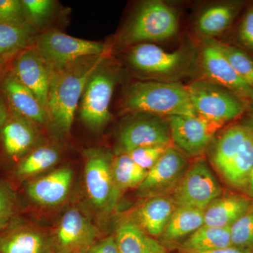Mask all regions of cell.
<instances>
[{
  "label": "cell",
  "instance_id": "obj_3",
  "mask_svg": "<svg viewBox=\"0 0 253 253\" xmlns=\"http://www.w3.org/2000/svg\"><path fill=\"white\" fill-rule=\"evenodd\" d=\"M126 112L156 116H196L186 86L177 83L137 82L131 84L123 103Z\"/></svg>",
  "mask_w": 253,
  "mask_h": 253
},
{
  "label": "cell",
  "instance_id": "obj_27",
  "mask_svg": "<svg viewBox=\"0 0 253 253\" xmlns=\"http://www.w3.org/2000/svg\"><path fill=\"white\" fill-rule=\"evenodd\" d=\"M59 159V151L55 148L40 146L23 158L16 168V174L21 178L36 175L53 167Z\"/></svg>",
  "mask_w": 253,
  "mask_h": 253
},
{
  "label": "cell",
  "instance_id": "obj_40",
  "mask_svg": "<svg viewBox=\"0 0 253 253\" xmlns=\"http://www.w3.org/2000/svg\"><path fill=\"white\" fill-rule=\"evenodd\" d=\"M246 189L250 197L253 198V168L252 171H251V174H250L249 181H248Z\"/></svg>",
  "mask_w": 253,
  "mask_h": 253
},
{
  "label": "cell",
  "instance_id": "obj_22",
  "mask_svg": "<svg viewBox=\"0 0 253 253\" xmlns=\"http://www.w3.org/2000/svg\"><path fill=\"white\" fill-rule=\"evenodd\" d=\"M252 208V201L240 195L219 196L204 211V225L231 227Z\"/></svg>",
  "mask_w": 253,
  "mask_h": 253
},
{
  "label": "cell",
  "instance_id": "obj_38",
  "mask_svg": "<svg viewBox=\"0 0 253 253\" xmlns=\"http://www.w3.org/2000/svg\"><path fill=\"white\" fill-rule=\"evenodd\" d=\"M9 116L7 108L5 105L4 100L1 99V96H0V133H1V129H2L6 121H7Z\"/></svg>",
  "mask_w": 253,
  "mask_h": 253
},
{
  "label": "cell",
  "instance_id": "obj_34",
  "mask_svg": "<svg viewBox=\"0 0 253 253\" xmlns=\"http://www.w3.org/2000/svg\"><path fill=\"white\" fill-rule=\"evenodd\" d=\"M25 16L34 23H40L49 17L54 9L51 0H22Z\"/></svg>",
  "mask_w": 253,
  "mask_h": 253
},
{
  "label": "cell",
  "instance_id": "obj_23",
  "mask_svg": "<svg viewBox=\"0 0 253 253\" xmlns=\"http://www.w3.org/2000/svg\"><path fill=\"white\" fill-rule=\"evenodd\" d=\"M120 253H167L166 248L131 221H123L114 235Z\"/></svg>",
  "mask_w": 253,
  "mask_h": 253
},
{
  "label": "cell",
  "instance_id": "obj_9",
  "mask_svg": "<svg viewBox=\"0 0 253 253\" xmlns=\"http://www.w3.org/2000/svg\"><path fill=\"white\" fill-rule=\"evenodd\" d=\"M102 64L89 78L82 96L81 118L83 122L93 130L104 127L111 116L110 104L116 84V77Z\"/></svg>",
  "mask_w": 253,
  "mask_h": 253
},
{
  "label": "cell",
  "instance_id": "obj_1",
  "mask_svg": "<svg viewBox=\"0 0 253 253\" xmlns=\"http://www.w3.org/2000/svg\"><path fill=\"white\" fill-rule=\"evenodd\" d=\"M104 61V54L88 56L49 68L46 111L49 123L60 135L71 132L78 102L86 83Z\"/></svg>",
  "mask_w": 253,
  "mask_h": 253
},
{
  "label": "cell",
  "instance_id": "obj_16",
  "mask_svg": "<svg viewBox=\"0 0 253 253\" xmlns=\"http://www.w3.org/2000/svg\"><path fill=\"white\" fill-rule=\"evenodd\" d=\"M13 73L21 84L36 95L46 110L49 87V68L34 48L23 50L18 55Z\"/></svg>",
  "mask_w": 253,
  "mask_h": 253
},
{
  "label": "cell",
  "instance_id": "obj_4",
  "mask_svg": "<svg viewBox=\"0 0 253 253\" xmlns=\"http://www.w3.org/2000/svg\"><path fill=\"white\" fill-rule=\"evenodd\" d=\"M177 28V18L172 8L162 1H147L125 28L121 41L125 44H139L165 41L174 36Z\"/></svg>",
  "mask_w": 253,
  "mask_h": 253
},
{
  "label": "cell",
  "instance_id": "obj_13",
  "mask_svg": "<svg viewBox=\"0 0 253 253\" xmlns=\"http://www.w3.org/2000/svg\"><path fill=\"white\" fill-rule=\"evenodd\" d=\"M186 166L185 155L170 146L147 171L144 180L138 187L139 192L148 198L172 192L187 169Z\"/></svg>",
  "mask_w": 253,
  "mask_h": 253
},
{
  "label": "cell",
  "instance_id": "obj_15",
  "mask_svg": "<svg viewBox=\"0 0 253 253\" xmlns=\"http://www.w3.org/2000/svg\"><path fill=\"white\" fill-rule=\"evenodd\" d=\"M186 55L181 51L168 52L150 43L136 44L129 51L131 66L142 72L154 75H172L186 65Z\"/></svg>",
  "mask_w": 253,
  "mask_h": 253
},
{
  "label": "cell",
  "instance_id": "obj_24",
  "mask_svg": "<svg viewBox=\"0 0 253 253\" xmlns=\"http://www.w3.org/2000/svg\"><path fill=\"white\" fill-rule=\"evenodd\" d=\"M230 227L203 225L180 245L182 253H201L231 247Z\"/></svg>",
  "mask_w": 253,
  "mask_h": 253
},
{
  "label": "cell",
  "instance_id": "obj_8",
  "mask_svg": "<svg viewBox=\"0 0 253 253\" xmlns=\"http://www.w3.org/2000/svg\"><path fill=\"white\" fill-rule=\"evenodd\" d=\"M34 49L51 68L82 58L103 55L105 46L55 31L38 36Z\"/></svg>",
  "mask_w": 253,
  "mask_h": 253
},
{
  "label": "cell",
  "instance_id": "obj_39",
  "mask_svg": "<svg viewBox=\"0 0 253 253\" xmlns=\"http://www.w3.org/2000/svg\"><path fill=\"white\" fill-rule=\"evenodd\" d=\"M201 253H253L251 251H246V250L237 249V248L231 247L226 248V249H222L215 250V251H210V252Z\"/></svg>",
  "mask_w": 253,
  "mask_h": 253
},
{
  "label": "cell",
  "instance_id": "obj_7",
  "mask_svg": "<svg viewBox=\"0 0 253 253\" xmlns=\"http://www.w3.org/2000/svg\"><path fill=\"white\" fill-rule=\"evenodd\" d=\"M112 162L111 155L104 150L89 149L86 152V192L91 206L100 213L112 211L121 192L113 180Z\"/></svg>",
  "mask_w": 253,
  "mask_h": 253
},
{
  "label": "cell",
  "instance_id": "obj_18",
  "mask_svg": "<svg viewBox=\"0 0 253 253\" xmlns=\"http://www.w3.org/2000/svg\"><path fill=\"white\" fill-rule=\"evenodd\" d=\"M175 208L170 196L165 195L148 198L131 212V217L127 220L151 237H161Z\"/></svg>",
  "mask_w": 253,
  "mask_h": 253
},
{
  "label": "cell",
  "instance_id": "obj_12",
  "mask_svg": "<svg viewBox=\"0 0 253 253\" xmlns=\"http://www.w3.org/2000/svg\"><path fill=\"white\" fill-rule=\"evenodd\" d=\"M98 230L77 208L63 213L51 237L56 253H83L96 242Z\"/></svg>",
  "mask_w": 253,
  "mask_h": 253
},
{
  "label": "cell",
  "instance_id": "obj_20",
  "mask_svg": "<svg viewBox=\"0 0 253 253\" xmlns=\"http://www.w3.org/2000/svg\"><path fill=\"white\" fill-rule=\"evenodd\" d=\"M1 135L6 154L15 158L30 152L38 139L34 123L15 113L8 118L1 129Z\"/></svg>",
  "mask_w": 253,
  "mask_h": 253
},
{
  "label": "cell",
  "instance_id": "obj_31",
  "mask_svg": "<svg viewBox=\"0 0 253 253\" xmlns=\"http://www.w3.org/2000/svg\"><path fill=\"white\" fill-rule=\"evenodd\" d=\"M233 247L253 253V208L230 227Z\"/></svg>",
  "mask_w": 253,
  "mask_h": 253
},
{
  "label": "cell",
  "instance_id": "obj_25",
  "mask_svg": "<svg viewBox=\"0 0 253 253\" xmlns=\"http://www.w3.org/2000/svg\"><path fill=\"white\" fill-rule=\"evenodd\" d=\"M204 225V211L176 208L161 236V244H172L191 235Z\"/></svg>",
  "mask_w": 253,
  "mask_h": 253
},
{
  "label": "cell",
  "instance_id": "obj_11",
  "mask_svg": "<svg viewBox=\"0 0 253 253\" xmlns=\"http://www.w3.org/2000/svg\"><path fill=\"white\" fill-rule=\"evenodd\" d=\"M169 123L156 115L146 114L131 120L121 128L118 136V155L153 145L171 146Z\"/></svg>",
  "mask_w": 253,
  "mask_h": 253
},
{
  "label": "cell",
  "instance_id": "obj_33",
  "mask_svg": "<svg viewBox=\"0 0 253 253\" xmlns=\"http://www.w3.org/2000/svg\"><path fill=\"white\" fill-rule=\"evenodd\" d=\"M16 211V197L12 188L0 182V231L7 227Z\"/></svg>",
  "mask_w": 253,
  "mask_h": 253
},
{
  "label": "cell",
  "instance_id": "obj_14",
  "mask_svg": "<svg viewBox=\"0 0 253 253\" xmlns=\"http://www.w3.org/2000/svg\"><path fill=\"white\" fill-rule=\"evenodd\" d=\"M201 61L205 73L211 81L223 86L241 99L253 101V88L234 71L217 45L215 41L208 40L203 46Z\"/></svg>",
  "mask_w": 253,
  "mask_h": 253
},
{
  "label": "cell",
  "instance_id": "obj_36",
  "mask_svg": "<svg viewBox=\"0 0 253 253\" xmlns=\"http://www.w3.org/2000/svg\"><path fill=\"white\" fill-rule=\"evenodd\" d=\"M239 38L243 44L253 50V6L247 11L240 25Z\"/></svg>",
  "mask_w": 253,
  "mask_h": 253
},
{
  "label": "cell",
  "instance_id": "obj_35",
  "mask_svg": "<svg viewBox=\"0 0 253 253\" xmlns=\"http://www.w3.org/2000/svg\"><path fill=\"white\" fill-rule=\"evenodd\" d=\"M22 1L0 0V22L27 21Z\"/></svg>",
  "mask_w": 253,
  "mask_h": 253
},
{
  "label": "cell",
  "instance_id": "obj_32",
  "mask_svg": "<svg viewBox=\"0 0 253 253\" xmlns=\"http://www.w3.org/2000/svg\"><path fill=\"white\" fill-rule=\"evenodd\" d=\"M170 146L167 145L144 146L133 150L127 154L139 167L148 171L158 162V160Z\"/></svg>",
  "mask_w": 253,
  "mask_h": 253
},
{
  "label": "cell",
  "instance_id": "obj_30",
  "mask_svg": "<svg viewBox=\"0 0 253 253\" xmlns=\"http://www.w3.org/2000/svg\"><path fill=\"white\" fill-rule=\"evenodd\" d=\"M217 45L234 71L253 88V61L246 53L234 46L216 41Z\"/></svg>",
  "mask_w": 253,
  "mask_h": 253
},
{
  "label": "cell",
  "instance_id": "obj_26",
  "mask_svg": "<svg viewBox=\"0 0 253 253\" xmlns=\"http://www.w3.org/2000/svg\"><path fill=\"white\" fill-rule=\"evenodd\" d=\"M237 7L231 4H220L208 8L198 20V30L206 36L220 34L229 27L236 14Z\"/></svg>",
  "mask_w": 253,
  "mask_h": 253
},
{
  "label": "cell",
  "instance_id": "obj_21",
  "mask_svg": "<svg viewBox=\"0 0 253 253\" xmlns=\"http://www.w3.org/2000/svg\"><path fill=\"white\" fill-rule=\"evenodd\" d=\"M0 253H56L52 239L32 227H21L0 236Z\"/></svg>",
  "mask_w": 253,
  "mask_h": 253
},
{
  "label": "cell",
  "instance_id": "obj_29",
  "mask_svg": "<svg viewBox=\"0 0 253 253\" xmlns=\"http://www.w3.org/2000/svg\"><path fill=\"white\" fill-rule=\"evenodd\" d=\"M32 32L28 21L0 22V57L26 46Z\"/></svg>",
  "mask_w": 253,
  "mask_h": 253
},
{
  "label": "cell",
  "instance_id": "obj_5",
  "mask_svg": "<svg viewBox=\"0 0 253 253\" xmlns=\"http://www.w3.org/2000/svg\"><path fill=\"white\" fill-rule=\"evenodd\" d=\"M186 89L196 114L212 122L223 126L246 110L243 99L212 81H195Z\"/></svg>",
  "mask_w": 253,
  "mask_h": 253
},
{
  "label": "cell",
  "instance_id": "obj_19",
  "mask_svg": "<svg viewBox=\"0 0 253 253\" xmlns=\"http://www.w3.org/2000/svg\"><path fill=\"white\" fill-rule=\"evenodd\" d=\"M3 89L15 114L37 124L49 123L45 108L36 95L11 73L5 78Z\"/></svg>",
  "mask_w": 253,
  "mask_h": 253
},
{
  "label": "cell",
  "instance_id": "obj_6",
  "mask_svg": "<svg viewBox=\"0 0 253 253\" xmlns=\"http://www.w3.org/2000/svg\"><path fill=\"white\" fill-rule=\"evenodd\" d=\"M222 194L219 181L204 159H199L186 169L171 192L176 208H196L205 211Z\"/></svg>",
  "mask_w": 253,
  "mask_h": 253
},
{
  "label": "cell",
  "instance_id": "obj_2",
  "mask_svg": "<svg viewBox=\"0 0 253 253\" xmlns=\"http://www.w3.org/2000/svg\"><path fill=\"white\" fill-rule=\"evenodd\" d=\"M211 163L227 184L246 189L253 168V129L236 125L212 141Z\"/></svg>",
  "mask_w": 253,
  "mask_h": 253
},
{
  "label": "cell",
  "instance_id": "obj_28",
  "mask_svg": "<svg viewBox=\"0 0 253 253\" xmlns=\"http://www.w3.org/2000/svg\"><path fill=\"white\" fill-rule=\"evenodd\" d=\"M113 180L120 191L139 187L146 177L147 171L139 167L127 154L118 155L113 160Z\"/></svg>",
  "mask_w": 253,
  "mask_h": 253
},
{
  "label": "cell",
  "instance_id": "obj_41",
  "mask_svg": "<svg viewBox=\"0 0 253 253\" xmlns=\"http://www.w3.org/2000/svg\"><path fill=\"white\" fill-rule=\"evenodd\" d=\"M4 59H5V56H1V57H0V69H1V66H2L3 62H4Z\"/></svg>",
  "mask_w": 253,
  "mask_h": 253
},
{
  "label": "cell",
  "instance_id": "obj_42",
  "mask_svg": "<svg viewBox=\"0 0 253 253\" xmlns=\"http://www.w3.org/2000/svg\"><path fill=\"white\" fill-rule=\"evenodd\" d=\"M252 117H253V113H252Z\"/></svg>",
  "mask_w": 253,
  "mask_h": 253
},
{
  "label": "cell",
  "instance_id": "obj_10",
  "mask_svg": "<svg viewBox=\"0 0 253 253\" xmlns=\"http://www.w3.org/2000/svg\"><path fill=\"white\" fill-rule=\"evenodd\" d=\"M168 123L172 142L190 156L202 154L223 126L198 115L170 116Z\"/></svg>",
  "mask_w": 253,
  "mask_h": 253
},
{
  "label": "cell",
  "instance_id": "obj_17",
  "mask_svg": "<svg viewBox=\"0 0 253 253\" xmlns=\"http://www.w3.org/2000/svg\"><path fill=\"white\" fill-rule=\"evenodd\" d=\"M73 174V169L66 166L33 179L26 186L28 197L36 204L47 207L62 204L71 191Z\"/></svg>",
  "mask_w": 253,
  "mask_h": 253
},
{
  "label": "cell",
  "instance_id": "obj_37",
  "mask_svg": "<svg viewBox=\"0 0 253 253\" xmlns=\"http://www.w3.org/2000/svg\"><path fill=\"white\" fill-rule=\"evenodd\" d=\"M83 253H119V250L115 236H110L97 240Z\"/></svg>",
  "mask_w": 253,
  "mask_h": 253
}]
</instances>
